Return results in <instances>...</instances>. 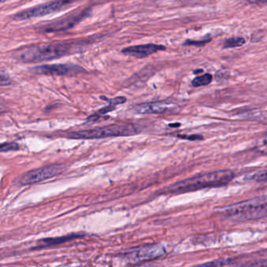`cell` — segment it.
I'll list each match as a JSON object with an SVG mask.
<instances>
[{
    "label": "cell",
    "mask_w": 267,
    "mask_h": 267,
    "mask_svg": "<svg viewBox=\"0 0 267 267\" xmlns=\"http://www.w3.org/2000/svg\"><path fill=\"white\" fill-rule=\"evenodd\" d=\"M102 98L108 101L109 105L105 107H103V108L100 109L97 113L93 114L91 116H89L88 118V121H90V122L97 121L98 118H101V115H103V114H107V113L114 110L117 105H122V104L126 102V98L125 97H115L114 99L111 100L107 99L106 97H102Z\"/></svg>",
    "instance_id": "4fadbf2b"
},
{
    "label": "cell",
    "mask_w": 267,
    "mask_h": 267,
    "mask_svg": "<svg viewBox=\"0 0 267 267\" xmlns=\"http://www.w3.org/2000/svg\"><path fill=\"white\" fill-rule=\"evenodd\" d=\"M234 173L231 170H218L197 175L172 184L161 190V194H182L187 192L216 187L227 185L234 178Z\"/></svg>",
    "instance_id": "7a4b0ae2"
},
{
    "label": "cell",
    "mask_w": 267,
    "mask_h": 267,
    "mask_svg": "<svg viewBox=\"0 0 267 267\" xmlns=\"http://www.w3.org/2000/svg\"><path fill=\"white\" fill-rule=\"evenodd\" d=\"M140 132V128L132 123H120L102 126L92 130H81L68 133L66 136L70 139H95L114 136H132Z\"/></svg>",
    "instance_id": "277c9868"
},
{
    "label": "cell",
    "mask_w": 267,
    "mask_h": 267,
    "mask_svg": "<svg viewBox=\"0 0 267 267\" xmlns=\"http://www.w3.org/2000/svg\"><path fill=\"white\" fill-rule=\"evenodd\" d=\"M19 149V144L15 143V142L3 143H2V144H0V151H1V152H8V151H18Z\"/></svg>",
    "instance_id": "e0dca14e"
},
{
    "label": "cell",
    "mask_w": 267,
    "mask_h": 267,
    "mask_svg": "<svg viewBox=\"0 0 267 267\" xmlns=\"http://www.w3.org/2000/svg\"><path fill=\"white\" fill-rule=\"evenodd\" d=\"M76 42L43 43L22 47L14 52V58L22 63H39L60 58L77 52Z\"/></svg>",
    "instance_id": "6da1fadb"
},
{
    "label": "cell",
    "mask_w": 267,
    "mask_h": 267,
    "mask_svg": "<svg viewBox=\"0 0 267 267\" xmlns=\"http://www.w3.org/2000/svg\"><path fill=\"white\" fill-rule=\"evenodd\" d=\"M212 39H202V40L195 41L191 39H187L183 43V46H193V47H203L209 42H211Z\"/></svg>",
    "instance_id": "ac0fdd59"
},
{
    "label": "cell",
    "mask_w": 267,
    "mask_h": 267,
    "mask_svg": "<svg viewBox=\"0 0 267 267\" xmlns=\"http://www.w3.org/2000/svg\"><path fill=\"white\" fill-rule=\"evenodd\" d=\"M213 81V76L211 74L206 73L202 76H197L192 80V85L194 87H201L209 85Z\"/></svg>",
    "instance_id": "5bb4252c"
},
{
    "label": "cell",
    "mask_w": 267,
    "mask_h": 267,
    "mask_svg": "<svg viewBox=\"0 0 267 267\" xmlns=\"http://www.w3.org/2000/svg\"><path fill=\"white\" fill-rule=\"evenodd\" d=\"M175 136L182 139H187L190 141H198L204 139L203 136L201 135H176Z\"/></svg>",
    "instance_id": "d6986e66"
},
{
    "label": "cell",
    "mask_w": 267,
    "mask_h": 267,
    "mask_svg": "<svg viewBox=\"0 0 267 267\" xmlns=\"http://www.w3.org/2000/svg\"><path fill=\"white\" fill-rule=\"evenodd\" d=\"M12 80L7 76H1L0 75V87L1 86H7L11 85Z\"/></svg>",
    "instance_id": "ffe728a7"
},
{
    "label": "cell",
    "mask_w": 267,
    "mask_h": 267,
    "mask_svg": "<svg viewBox=\"0 0 267 267\" xmlns=\"http://www.w3.org/2000/svg\"><path fill=\"white\" fill-rule=\"evenodd\" d=\"M165 252V248L161 244H146L126 250L121 256L130 263L136 264L156 260L164 256Z\"/></svg>",
    "instance_id": "5b68a950"
},
{
    "label": "cell",
    "mask_w": 267,
    "mask_h": 267,
    "mask_svg": "<svg viewBox=\"0 0 267 267\" xmlns=\"http://www.w3.org/2000/svg\"><path fill=\"white\" fill-rule=\"evenodd\" d=\"M31 72L43 76H74L83 72L81 67L75 64H47L31 68Z\"/></svg>",
    "instance_id": "ba28073f"
},
{
    "label": "cell",
    "mask_w": 267,
    "mask_h": 267,
    "mask_svg": "<svg viewBox=\"0 0 267 267\" xmlns=\"http://www.w3.org/2000/svg\"><path fill=\"white\" fill-rule=\"evenodd\" d=\"M246 2L252 5H266L267 0H245Z\"/></svg>",
    "instance_id": "44dd1931"
},
{
    "label": "cell",
    "mask_w": 267,
    "mask_h": 267,
    "mask_svg": "<svg viewBox=\"0 0 267 267\" xmlns=\"http://www.w3.org/2000/svg\"><path fill=\"white\" fill-rule=\"evenodd\" d=\"M180 123H177V124H170L169 125V126H171V127H177V126H180Z\"/></svg>",
    "instance_id": "7402d4cb"
},
{
    "label": "cell",
    "mask_w": 267,
    "mask_h": 267,
    "mask_svg": "<svg viewBox=\"0 0 267 267\" xmlns=\"http://www.w3.org/2000/svg\"><path fill=\"white\" fill-rule=\"evenodd\" d=\"M245 43V39L243 37H232L224 41L223 47L224 49L235 48L241 47Z\"/></svg>",
    "instance_id": "9a60e30c"
},
{
    "label": "cell",
    "mask_w": 267,
    "mask_h": 267,
    "mask_svg": "<svg viewBox=\"0 0 267 267\" xmlns=\"http://www.w3.org/2000/svg\"><path fill=\"white\" fill-rule=\"evenodd\" d=\"M245 180H256L259 182H266L267 180V171L264 169L260 172H255L253 174H248L245 176Z\"/></svg>",
    "instance_id": "2e32d148"
},
{
    "label": "cell",
    "mask_w": 267,
    "mask_h": 267,
    "mask_svg": "<svg viewBox=\"0 0 267 267\" xmlns=\"http://www.w3.org/2000/svg\"><path fill=\"white\" fill-rule=\"evenodd\" d=\"M1 110H2V106H0V111H1Z\"/></svg>",
    "instance_id": "cb8c5ba5"
},
{
    "label": "cell",
    "mask_w": 267,
    "mask_h": 267,
    "mask_svg": "<svg viewBox=\"0 0 267 267\" xmlns=\"http://www.w3.org/2000/svg\"><path fill=\"white\" fill-rule=\"evenodd\" d=\"M267 197L265 195L240 201L221 209L223 216L234 221H249L264 218L267 215Z\"/></svg>",
    "instance_id": "3957f363"
},
{
    "label": "cell",
    "mask_w": 267,
    "mask_h": 267,
    "mask_svg": "<svg viewBox=\"0 0 267 267\" xmlns=\"http://www.w3.org/2000/svg\"><path fill=\"white\" fill-rule=\"evenodd\" d=\"M64 170V165L58 164L35 168L33 170L25 172L18 178V182L22 186H28L53 178L56 175L60 174Z\"/></svg>",
    "instance_id": "52a82bcc"
},
{
    "label": "cell",
    "mask_w": 267,
    "mask_h": 267,
    "mask_svg": "<svg viewBox=\"0 0 267 267\" xmlns=\"http://www.w3.org/2000/svg\"><path fill=\"white\" fill-rule=\"evenodd\" d=\"M6 1H10V0H0V2H6Z\"/></svg>",
    "instance_id": "603a6c76"
},
{
    "label": "cell",
    "mask_w": 267,
    "mask_h": 267,
    "mask_svg": "<svg viewBox=\"0 0 267 267\" xmlns=\"http://www.w3.org/2000/svg\"><path fill=\"white\" fill-rule=\"evenodd\" d=\"M177 108L174 103L168 101H155V102L144 103L136 105L134 107L136 113L142 114H167L172 112Z\"/></svg>",
    "instance_id": "30bf717a"
},
{
    "label": "cell",
    "mask_w": 267,
    "mask_h": 267,
    "mask_svg": "<svg viewBox=\"0 0 267 267\" xmlns=\"http://www.w3.org/2000/svg\"><path fill=\"white\" fill-rule=\"evenodd\" d=\"M89 10H83L80 14L76 15L68 16L63 19L56 21L52 23L48 24L47 26L43 27V31L46 32H57V31H66L72 27H75L76 25L81 22L84 18H86L89 15Z\"/></svg>",
    "instance_id": "9c48e42d"
},
{
    "label": "cell",
    "mask_w": 267,
    "mask_h": 267,
    "mask_svg": "<svg viewBox=\"0 0 267 267\" xmlns=\"http://www.w3.org/2000/svg\"><path fill=\"white\" fill-rule=\"evenodd\" d=\"M166 50V47L162 45L148 44L138 45V46H132V47H126L122 51V53L127 56H134L135 58H146L147 56L156 53L159 51H164Z\"/></svg>",
    "instance_id": "8fae6325"
},
{
    "label": "cell",
    "mask_w": 267,
    "mask_h": 267,
    "mask_svg": "<svg viewBox=\"0 0 267 267\" xmlns=\"http://www.w3.org/2000/svg\"><path fill=\"white\" fill-rule=\"evenodd\" d=\"M73 2L74 0H55L27 10H22L15 14L14 18L17 21H26L32 18H41L60 11L68 7Z\"/></svg>",
    "instance_id": "8992f818"
},
{
    "label": "cell",
    "mask_w": 267,
    "mask_h": 267,
    "mask_svg": "<svg viewBox=\"0 0 267 267\" xmlns=\"http://www.w3.org/2000/svg\"><path fill=\"white\" fill-rule=\"evenodd\" d=\"M84 234H68L66 236L58 237V238H50L42 239L38 242V245L34 247L33 249H41V248H47L50 246L59 245L64 244L66 242L71 241L77 238H82Z\"/></svg>",
    "instance_id": "7c38bea8"
}]
</instances>
